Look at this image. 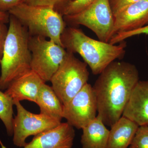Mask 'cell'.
Here are the masks:
<instances>
[{"instance_id": "obj_14", "label": "cell", "mask_w": 148, "mask_h": 148, "mask_svg": "<svg viewBox=\"0 0 148 148\" xmlns=\"http://www.w3.org/2000/svg\"><path fill=\"white\" fill-rule=\"evenodd\" d=\"M139 125L131 120L122 116L111 126L107 148H128Z\"/></svg>"}, {"instance_id": "obj_16", "label": "cell", "mask_w": 148, "mask_h": 148, "mask_svg": "<svg viewBox=\"0 0 148 148\" xmlns=\"http://www.w3.org/2000/svg\"><path fill=\"white\" fill-rule=\"evenodd\" d=\"M82 130V148H107L110 130L100 119L96 117Z\"/></svg>"}, {"instance_id": "obj_17", "label": "cell", "mask_w": 148, "mask_h": 148, "mask_svg": "<svg viewBox=\"0 0 148 148\" xmlns=\"http://www.w3.org/2000/svg\"><path fill=\"white\" fill-rule=\"evenodd\" d=\"M13 100L0 89V119L3 122L9 136L13 135Z\"/></svg>"}, {"instance_id": "obj_20", "label": "cell", "mask_w": 148, "mask_h": 148, "mask_svg": "<svg viewBox=\"0 0 148 148\" xmlns=\"http://www.w3.org/2000/svg\"><path fill=\"white\" fill-rule=\"evenodd\" d=\"M75 0H25L24 3L32 5L53 7L58 12L67 4Z\"/></svg>"}, {"instance_id": "obj_2", "label": "cell", "mask_w": 148, "mask_h": 148, "mask_svg": "<svg viewBox=\"0 0 148 148\" xmlns=\"http://www.w3.org/2000/svg\"><path fill=\"white\" fill-rule=\"evenodd\" d=\"M61 41L67 51L78 53L95 75L101 74L112 62L122 58L127 46L125 41L112 45L94 39L73 26L66 27Z\"/></svg>"}, {"instance_id": "obj_4", "label": "cell", "mask_w": 148, "mask_h": 148, "mask_svg": "<svg viewBox=\"0 0 148 148\" xmlns=\"http://www.w3.org/2000/svg\"><path fill=\"white\" fill-rule=\"evenodd\" d=\"M8 13L27 28L31 36L48 38L63 47L61 36L66 24L63 16L53 7L23 3L11 9Z\"/></svg>"}, {"instance_id": "obj_5", "label": "cell", "mask_w": 148, "mask_h": 148, "mask_svg": "<svg viewBox=\"0 0 148 148\" xmlns=\"http://www.w3.org/2000/svg\"><path fill=\"white\" fill-rule=\"evenodd\" d=\"M87 65L67 51L64 60L50 81L51 87L63 105L83 88L89 79Z\"/></svg>"}, {"instance_id": "obj_26", "label": "cell", "mask_w": 148, "mask_h": 148, "mask_svg": "<svg viewBox=\"0 0 148 148\" xmlns=\"http://www.w3.org/2000/svg\"><path fill=\"white\" fill-rule=\"evenodd\" d=\"M2 143L1 141V140H0V143Z\"/></svg>"}, {"instance_id": "obj_25", "label": "cell", "mask_w": 148, "mask_h": 148, "mask_svg": "<svg viewBox=\"0 0 148 148\" xmlns=\"http://www.w3.org/2000/svg\"><path fill=\"white\" fill-rule=\"evenodd\" d=\"M10 14L8 12H3L0 11V21L7 24L9 22Z\"/></svg>"}, {"instance_id": "obj_13", "label": "cell", "mask_w": 148, "mask_h": 148, "mask_svg": "<svg viewBox=\"0 0 148 148\" xmlns=\"http://www.w3.org/2000/svg\"><path fill=\"white\" fill-rule=\"evenodd\" d=\"M43 83L38 75L31 70L11 83L5 92L13 102L27 100L36 103Z\"/></svg>"}, {"instance_id": "obj_1", "label": "cell", "mask_w": 148, "mask_h": 148, "mask_svg": "<svg viewBox=\"0 0 148 148\" xmlns=\"http://www.w3.org/2000/svg\"><path fill=\"white\" fill-rule=\"evenodd\" d=\"M140 80L137 67L114 61L104 69L92 86L97 101V117L111 127L122 116L130 95Z\"/></svg>"}, {"instance_id": "obj_19", "label": "cell", "mask_w": 148, "mask_h": 148, "mask_svg": "<svg viewBox=\"0 0 148 148\" xmlns=\"http://www.w3.org/2000/svg\"><path fill=\"white\" fill-rule=\"evenodd\" d=\"M128 148H148V125L139 126Z\"/></svg>"}, {"instance_id": "obj_12", "label": "cell", "mask_w": 148, "mask_h": 148, "mask_svg": "<svg viewBox=\"0 0 148 148\" xmlns=\"http://www.w3.org/2000/svg\"><path fill=\"white\" fill-rule=\"evenodd\" d=\"M122 116L139 126L148 125V80H139L136 84Z\"/></svg>"}, {"instance_id": "obj_6", "label": "cell", "mask_w": 148, "mask_h": 148, "mask_svg": "<svg viewBox=\"0 0 148 148\" xmlns=\"http://www.w3.org/2000/svg\"><path fill=\"white\" fill-rule=\"evenodd\" d=\"M63 17L71 26L87 27L103 42H110L114 36V17L109 0H94L80 12Z\"/></svg>"}, {"instance_id": "obj_10", "label": "cell", "mask_w": 148, "mask_h": 148, "mask_svg": "<svg viewBox=\"0 0 148 148\" xmlns=\"http://www.w3.org/2000/svg\"><path fill=\"white\" fill-rule=\"evenodd\" d=\"M75 136L74 127L67 122L34 136L23 148H72Z\"/></svg>"}, {"instance_id": "obj_23", "label": "cell", "mask_w": 148, "mask_h": 148, "mask_svg": "<svg viewBox=\"0 0 148 148\" xmlns=\"http://www.w3.org/2000/svg\"><path fill=\"white\" fill-rule=\"evenodd\" d=\"M24 2L25 0H0V11L8 12L14 7Z\"/></svg>"}, {"instance_id": "obj_7", "label": "cell", "mask_w": 148, "mask_h": 148, "mask_svg": "<svg viewBox=\"0 0 148 148\" xmlns=\"http://www.w3.org/2000/svg\"><path fill=\"white\" fill-rule=\"evenodd\" d=\"M31 70L44 82L50 81L66 56L67 51L53 41L40 36H30Z\"/></svg>"}, {"instance_id": "obj_21", "label": "cell", "mask_w": 148, "mask_h": 148, "mask_svg": "<svg viewBox=\"0 0 148 148\" xmlns=\"http://www.w3.org/2000/svg\"><path fill=\"white\" fill-rule=\"evenodd\" d=\"M142 34L148 35V25L134 31L118 33L112 38L110 43L112 45L117 44L130 37Z\"/></svg>"}, {"instance_id": "obj_11", "label": "cell", "mask_w": 148, "mask_h": 148, "mask_svg": "<svg viewBox=\"0 0 148 148\" xmlns=\"http://www.w3.org/2000/svg\"><path fill=\"white\" fill-rule=\"evenodd\" d=\"M114 17L115 35L134 31L148 25V0H141L130 5Z\"/></svg>"}, {"instance_id": "obj_3", "label": "cell", "mask_w": 148, "mask_h": 148, "mask_svg": "<svg viewBox=\"0 0 148 148\" xmlns=\"http://www.w3.org/2000/svg\"><path fill=\"white\" fill-rule=\"evenodd\" d=\"M9 26L0 66V89L5 90L11 83L31 71L30 36L26 27L10 14Z\"/></svg>"}, {"instance_id": "obj_15", "label": "cell", "mask_w": 148, "mask_h": 148, "mask_svg": "<svg viewBox=\"0 0 148 148\" xmlns=\"http://www.w3.org/2000/svg\"><path fill=\"white\" fill-rule=\"evenodd\" d=\"M40 113L61 122L63 119V105L51 86L43 83L36 102Z\"/></svg>"}, {"instance_id": "obj_18", "label": "cell", "mask_w": 148, "mask_h": 148, "mask_svg": "<svg viewBox=\"0 0 148 148\" xmlns=\"http://www.w3.org/2000/svg\"><path fill=\"white\" fill-rule=\"evenodd\" d=\"M94 0H75L67 4L60 12L63 16L75 14L86 8Z\"/></svg>"}, {"instance_id": "obj_24", "label": "cell", "mask_w": 148, "mask_h": 148, "mask_svg": "<svg viewBox=\"0 0 148 148\" xmlns=\"http://www.w3.org/2000/svg\"><path fill=\"white\" fill-rule=\"evenodd\" d=\"M5 24L0 21V64L3 57L5 42L8 32V28Z\"/></svg>"}, {"instance_id": "obj_8", "label": "cell", "mask_w": 148, "mask_h": 148, "mask_svg": "<svg viewBox=\"0 0 148 148\" xmlns=\"http://www.w3.org/2000/svg\"><path fill=\"white\" fill-rule=\"evenodd\" d=\"M14 104L16 106L17 114L12 123V136L14 145L16 147H24L27 145L28 137L53 128L61 123L42 114L31 112L19 101H14Z\"/></svg>"}, {"instance_id": "obj_22", "label": "cell", "mask_w": 148, "mask_h": 148, "mask_svg": "<svg viewBox=\"0 0 148 148\" xmlns=\"http://www.w3.org/2000/svg\"><path fill=\"white\" fill-rule=\"evenodd\" d=\"M141 0H109L114 16L127 6Z\"/></svg>"}, {"instance_id": "obj_9", "label": "cell", "mask_w": 148, "mask_h": 148, "mask_svg": "<svg viewBox=\"0 0 148 148\" xmlns=\"http://www.w3.org/2000/svg\"><path fill=\"white\" fill-rule=\"evenodd\" d=\"M97 112L95 92L88 83L67 104L63 105V119L77 129H82L95 119Z\"/></svg>"}]
</instances>
